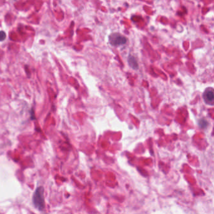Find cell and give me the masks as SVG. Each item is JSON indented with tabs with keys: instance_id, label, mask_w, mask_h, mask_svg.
<instances>
[{
	"instance_id": "cell-1",
	"label": "cell",
	"mask_w": 214,
	"mask_h": 214,
	"mask_svg": "<svg viewBox=\"0 0 214 214\" xmlns=\"http://www.w3.org/2000/svg\"><path fill=\"white\" fill-rule=\"evenodd\" d=\"M33 203L36 208L39 210H44L45 207L44 199V189L42 187H38L34 194Z\"/></svg>"
},
{
	"instance_id": "cell-2",
	"label": "cell",
	"mask_w": 214,
	"mask_h": 214,
	"mask_svg": "<svg viewBox=\"0 0 214 214\" xmlns=\"http://www.w3.org/2000/svg\"><path fill=\"white\" fill-rule=\"evenodd\" d=\"M109 40L110 44L113 46L124 45L127 41V39L124 36L118 33L111 34L109 37Z\"/></svg>"
},
{
	"instance_id": "cell-3",
	"label": "cell",
	"mask_w": 214,
	"mask_h": 214,
	"mask_svg": "<svg viewBox=\"0 0 214 214\" xmlns=\"http://www.w3.org/2000/svg\"><path fill=\"white\" fill-rule=\"evenodd\" d=\"M203 98L205 103L213 105V101H214V94L212 88H208L203 94Z\"/></svg>"
},
{
	"instance_id": "cell-4",
	"label": "cell",
	"mask_w": 214,
	"mask_h": 214,
	"mask_svg": "<svg viewBox=\"0 0 214 214\" xmlns=\"http://www.w3.org/2000/svg\"><path fill=\"white\" fill-rule=\"evenodd\" d=\"M128 63L129 64L130 67L133 68V69H138V63L134 57L129 56L128 57Z\"/></svg>"
},
{
	"instance_id": "cell-5",
	"label": "cell",
	"mask_w": 214,
	"mask_h": 214,
	"mask_svg": "<svg viewBox=\"0 0 214 214\" xmlns=\"http://www.w3.org/2000/svg\"><path fill=\"white\" fill-rule=\"evenodd\" d=\"M199 126L202 128H205L208 126V123L206 120L200 119L198 122Z\"/></svg>"
},
{
	"instance_id": "cell-6",
	"label": "cell",
	"mask_w": 214,
	"mask_h": 214,
	"mask_svg": "<svg viewBox=\"0 0 214 214\" xmlns=\"http://www.w3.org/2000/svg\"><path fill=\"white\" fill-rule=\"evenodd\" d=\"M6 35L5 32L3 31H0V41H3L4 39H6Z\"/></svg>"
}]
</instances>
